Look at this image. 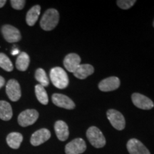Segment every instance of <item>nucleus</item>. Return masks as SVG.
<instances>
[{
    "label": "nucleus",
    "mask_w": 154,
    "mask_h": 154,
    "mask_svg": "<svg viewBox=\"0 0 154 154\" xmlns=\"http://www.w3.org/2000/svg\"><path fill=\"white\" fill-rule=\"evenodd\" d=\"M1 31L4 38L9 43L18 42L22 38V35L19 30L14 26L5 24L2 27Z\"/></svg>",
    "instance_id": "39448f33"
},
{
    "label": "nucleus",
    "mask_w": 154,
    "mask_h": 154,
    "mask_svg": "<svg viewBox=\"0 0 154 154\" xmlns=\"http://www.w3.org/2000/svg\"><path fill=\"white\" fill-rule=\"evenodd\" d=\"M136 2L135 0H118L116 2L117 5L123 9H128L134 5Z\"/></svg>",
    "instance_id": "b1692460"
},
{
    "label": "nucleus",
    "mask_w": 154,
    "mask_h": 154,
    "mask_svg": "<svg viewBox=\"0 0 154 154\" xmlns=\"http://www.w3.org/2000/svg\"><path fill=\"white\" fill-rule=\"evenodd\" d=\"M132 102L138 109L150 110L154 106L153 102L147 96L138 93H134L131 96Z\"/></svg>",
    "instance_id": "6e6552de"
},
{
    "label": "nucleus",
    "mask_w": 154,
    "mask_h": 154,
    "mask_svg": "<svg viewBox=\"0 0 154 154\" xmlns=\"http://www.w3.org/2000/svg\"><path fill=\"white\" fill-rule=\"evenodd\" d=\"M81 64V58L76 54H69L63 59V65L68 72L74 73Z\"/></svg>",
    "instance_id": "4468645a"
},
{
    "label": "nucleus",
    "mask_w": 154,
    "mask_h": 154,
    "mask_svg": "<svg viewBox=\"0 0 154 154\" xmlns=\"http://www.w3.org/2000/svg\"><path fill=\"white\" fill-rule=\"evenodd\" d=\"M86 149L85 141L82 138H76L66 144L65 147L66 154H81Z\"/></svg>",
    "instance_id": "1a4fd4ad"
},
{
    "label": "nucleus",
    "mask_w": 154,
    "mask_h": 154,
    "mask_svg": "<svg viewBox=\"0 0 154 154\" xmlns=\"http://www.w3.org/2000/svg\"><path fill=\"white\" fill-rule=\"evenodd\" d=\"M106 114L108 119L113 128L119 131L124 129L126 126V121L121 113L114 109H110L107 111Z\"/></svg>",
    "instance_id": "0eeeda50"
},
{
    "label": "nucleus",
    "mask_w": 154,
    "mask_h": 154,
    "mask_svg": "<svg viewBox=\"0 0 154 154\" xmlns=\"http://www.w3.org/2000/svg\"><path fill=\"white\" fill-rule=\"evenodd\" d=\"M11 6L13 9L17 10H21L24 7L26 1L24 0H11Z\"/></svg>",
    "instance_id": "393cba45"
},
{
    "label": "nucleus",
    "mask_w": 154,
    "mask_h": 154,
    "mask_svg": "<svg viewBox=\"0 0 154 154\" xmlns=\"http://www.w3.org/2000/svg\"><path fill=\"white\" fill-rule=\"evenodd\" d=\"M40 12H41V7L39 5H35L32 7L26 13V24L30 26H34L37 22Z\"/></svg>",
    "instance_id": "f3484780"
},
{
    "label": "nucleus",
    "mask_w": 154,
    "mask_h": 154,
    "mask_svg": "<svg viewBox=\"0 0 154 154\" xmlns=\"http://www.w3.org/2000/svg\"><path fill=\"white\" fill-rule=\"evenodd\" d=\"M23 140V136L20 133L12 132L8 134L7 143L9 147L13 149H18Z\"/></svg>",
    "instance_id": "6ab92c4d"
},
{
    "label": "nucleus",
    "mask_w": 154,
    "mask_h": 154,
    "mask_svg": "<svg viewBox=\"0 0 154 154\" xmlns=\"http://www.w3.org/2000/svg\"><path fill=\"white\" fill-rule=\"evenodd\" d=\"M5 85V79L4 77L0 76V89Z\"/></svg>",
    "instance_id": "a878e982"
},
{
    "label": "nucleus",
    "mask_w": 154,
    "mask_h": 154,
    "mask_svg": "<svg viewBox=\"0 0 154 154\" xmlns=\"http://www.w3.org/2000/svg\"><path fill=\"white\" fill-rule=\"evenodd\" d=\"M87 136L90 143L97 149L103 147L106 145V138L102 134L101 130L97 127L91 126L86 131Z\"/></svg>",
    "instance_id": "7ed1b4c3"
},
{
    "label": "nucleus",
    "mask_w": 154,
    "mask_h": 154,
    "mask_svg": "<svg viewBox=\"0 0 154 154\" xmlns=\"http://www.w3.org/2000/svg\"><path fill=\"white\" fill-rule=\"evenodd\" d=\"M35 79L39 83L40 85L44 86V87L49 86V80L48 79L47 74H46V72L43 69L39 68L36 69L35 72Z\"/></svg>",
    "instance_id": "4be33fe9"
},
{
    "label": "nucleus",
    "mask_w": 154,
    "mask_h": 154,
    "mask_svg": "<svg viewBox=\"0 0 154 154\" xmlns=\"http://www.w3.org/2000/svg\"><path fill=\"white\" fill-rule=\"evenodd\" d=\"M94 68L91 64H80L76 71L73 73L75 77L79 79H84L94 74Z\"/></svg>",
    "instance_id": "dca6fc26"
},
{
    "label": "nucleus",
    "mask_w": 154,
    "mask_h": 154,
    "mask_svg": "<svg viewBox=\"0 0 154 154\" xmlns=\"http://www.w3.org/2000/svg\"><path fill=\"white\" fill-rule=\"evenodd\" d=\"M6 93L11 101H17L22 96L21 86L15 79H10L6 84Z\"/></svg>",
    "instance_id": "423d86ee"
},
{
    "label": "nucleus",
    "mask_w": 154,
    "mask_h": 154,
    "mask_svg": "<svg viewBox=\"0 0 154 154\" xmlns=\"http://www.w3.org/2000/svg\"><path fill=\"white\" fill-rule=\"evenodd\" d=\"M126 147L130 154H151L149 149L136 138H131L128 140Z\"/></svg>",
    "instance_id": "f8f14e48"
},
{
    "label": "nucleus",
    "mask_w": 154,
    "mask_h": 154,
    "mask_svg": "<svg viewBox=\"0 0 154 154\" xmlns=\"http://www.w3.org/2000/svg\"><path fill=\"white\" fill-rule=\"evenodd\" d=\"M51 137V132L47 128H41L36 131L32 135L30 138L31 144L34 146H38L45 143Z\"/></svg>",
    "instance_id": "9b49d317"
},
{
    "label": "nucleus",
    "mask_w": 154,
    "mask_h": 154,
    "mask_svg": "<svg viewBox=\"0 0 154 154\" xmlns=\"http://www.w3.org/2000/svg\"><path fill=\"white\" fill-rule=\"evenodd\" d=\"M30 63V58L26 52H21L16 60V67L20 72H25L27 70Z\"/></svg>",
    "instance_id": "aec40b11"
},
{
    "label": "nucleus",
    "mask_w": 154,
    "mask_h": 154,
    "mask_svg": "<svg viewBox=\"0 0 154 154\" xmlns=\"http://www.w3.org/2000/svg\"><path fill=\"white\" fill-rule=\"evenodd\" d=\"M153 27H154V22H153Z\"/></svg>",
    "instance_id": "c85d7f7f"
},
{
    "label": "nucleus",
    "mask_w": 154,
    "mask_h": 154,
    "mask_svg": "<svg viewBox=\"0 0 154 154\" xmlns=\"http://www.w3.org/2000/svg\"><path fill=\"white\" fill-rule=\"evenodd\" d=\"M52 102L58 107L66 109H73L75 108V103L70 98L61 94H54L51 96Z\"/></svg>",
    "instance_id": "9d476101"
},
{
    "label": "nucleus",
    "mask_w": 154,
    "mask_h": 154,
    "mask_svg": "<svg viewBox=\"0 0 154 154\" xmlns=\"http://www.w3.org/2000/svg\"><path fill=\"white\" fill-rule=\"evenodd\" d=\"M54 130L58 139L64 141L69 138V127L64 121H57L54 124Z\"/></svg>",
    "instance_id": "2eb2a0df"
},
{
    "label": "nucleus",
    "mask_w": 154,
    "mask_h": 154,
    "mask_svg": "<svg viewBox=\"0 0 154 154\" xmlns=\"http://www.w3.org/2000/svg\"><path fill=\"white\" fill-rule=\"evenodd\" d=\"M7 3L6 0H0V8L3 7L5 5V4Z\"/></svg>",
    "instance_id": "cd10ccee"
},
{
    "label": "nucleus",
    "mask_w": 154,
    "mask_h": 154,
    "mask_svg": "<svg viewBox=\"0 0 154 154\" xmlns=\"http://www.w3.org/2000/svg\"><path fill=\"white\" fill-rule=\"evenodd\" d=\"M50 79L54 86L59 89L66 88L69 85L68 75L61 67H54L51 69Z\"/></svg>",
    "instance_id": "f03ea898"
},
{
    "label": "nucleus",
    "mask_w": 154,
    "mask_h": 154,
    "mask_svg": "<svg viewBox=\"0 0 154 154\" xmlns=\"http://www.w3.org/2000/svg\"><path fill=\"white\" fill-rule=\"evenodd\" d=\"M35 94L38 101H39L42 104L47 105V103H49V97H48V94L44 86L40 85V84H37V85H36Z\"/></svg>",
    "instance_id": "412c9836"
},
{
    "label": "nucleus",
    "mask_w": 154,
    "mask_h": 154,
    "mask_svg": "<svg viewBox=\"0 0 154 154\" xmlns=\"http://www.w3.org/2000/svg\"><path fill=\"white\" fill-rule=\"evenodd\" d=\"M120 79L118 77L111 76L102 80L99 84V89L102 91H111L117 89L120 86Z\"/></svg>",
    "instance_id": "ddd939ff"
},
{
    "label": "nucleus",
    "mask_w": 154,
    "mask_h": 154,
    "mask_svg": "<svg viewBox=\"0 0 154 154\" xmlns=\"http://www.w3.org/2000/svg\"><path fill=\"white\" fill-rule=\"evenodd\" d=\"M11 54L12 55H17V54H19V49H14V50H12V51H11Z\"/></svg>",
    "instance_id": "bb28decb"
},
{
    "label": "nucleus",
    "mask_w": 154,
    "mask_h": 154,
    "mask_svg": "<svg viewBox=\"0 0 154 154\" xmlns=\"http://www.w3.org/2000/svg\"><path fill=\"white\" fill-rule=\"evenodd\" d=\"M0 67L6 72H12L14 66L9 58L4 53H0Z\"/></svg>",
    "instance_id": "5701e85b"
},
{
    "label": "nucleus",
    "mask_w": 154,
    "mask_h": 154,
    "mask_svg": "<svg viewBox=\"0 0 154 154\" xmlns=\"http://www.w3.org/2000/svg\"><path fill=\"white\" fill-rule=\"evenodd\" d=\"M59 21V11L55 9H49L44 12L40 20V26L44 31L53 30Z\"/></svg>",
    "instance_id": "f257e3e1"
},
{
    "label": "nucleus",
    "mask_w": 154,
    "mask_h": 154,
    "mask_svg": "<svg viewBox=\"0 0 154 154\" xmlns=\"http://www.w3.org/2000/svg\"><path fill=\"white\" fill-rule=\"evenodd\" d=\"M12 116V108L10 103L6 101H0V119L5 121H9Z\"/></svg>",
    "instance_id": "a211bd4d"
},
{
    "label": "nucleus",
    "mask_w": 154,
    "mask_h": 154,
    "mask_svg": "<svg viewBox=\"0 0 154 154\" xmlns=\"http://www.w3.org/2000/svg\"><path fill=\"white\" fill-rule=\"evenodd\" d=\"M38 118V113L35 109H26L19 113V124L22 127H26L34 124Z\"/></svg>",
    "instance_id": "20e7f679"
}]
</instances>
